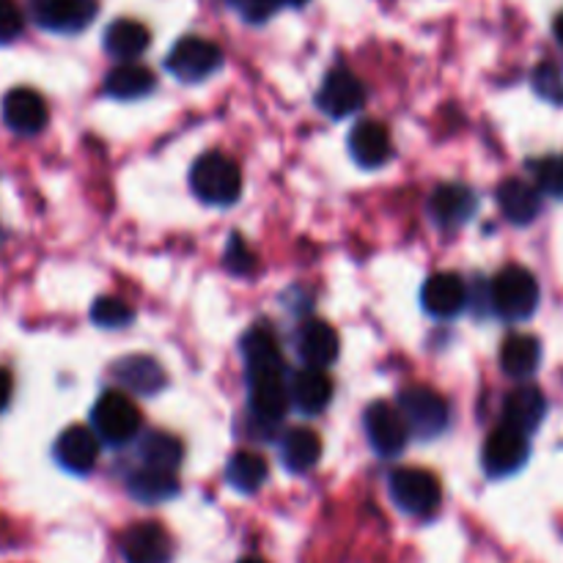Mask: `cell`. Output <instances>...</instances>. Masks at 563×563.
I'll return each mask as SVG.
<instances>
[{"label":"cell","instance_id":"obj_1","mask_svg":"<svg viewBox=\"0 0 563 563\" xmlns=\"http://www.w3.org/2000/svg\"><path fill=\"white\" fill-rule=\"evenodd\" d=\"M190 187L203 203L231 207L242 192L240 165L220 152L201 154L190 168Z\"/></svg>","mask_w":563,"mask_h":563},{"label":"cell","instance_id":"obj_2","mask_svg":"<svg viewBox=\"0 0 563 563\" xmlns=\"http://www.w3.org/2000/svg\"><path fill=\"white\" fill-rule=\"evenodd\" d=\"M396 410L405 418L410 438L432 440L440 438L449 427V401L438 394V390L427 388V385H412L399 394V407Z\"/></svg>","mask_w":563,"mask_h":563},{"label":"cell","instance_id":"obj_3","mask_svg":"<svg viewBox=\"0 0 563 563\" xmlns=\"http://www.w3.org/2000/svg\"><path fill=\"white\" fill-rule=\"evenodd\" d=\"M91 427L104 445H126L141 432V410L124 390H108L93 405Z\"/></svg>","mask_w":563,"mask_h":563},{"label":"cell","instance_id":"obj_4","mask_svg":"<svg viewBox=\"0 0 563 563\" xmlns=\"http://www.w3.org/2000/svg\"><path fill=\"white\" fill-rule=\"evenodd\" d=\"M489 297H493V308L500 317L520 322V319L533 317V311H537L539 284L526 267H506L493 278Z\"/></svg>","mask_w":563,"mask_h":563},{"label":"cell","instance_id":"obj_5","mask_svg":"<svg viewBox=\"0 0 563 563\" xmlns=\"http://www.w3.org/2000/svg\"><path fill=\"white\" fill-rule=\"evenodd\" d=\"M223 66V49L203 36H181L165 55V69L181 82H201Z\"/></svg>","mask_w":563,"mask_h":563},{"label":"cell","instance_id":"obj_6","mask_svg":"<svg viewBox=\"0 0 563 563\" xmlns=\"http://www.w3.org/2000/svg\"><path fill=\"white\" fill-rule=\"evenodd\" d=\"M390 498L405 515L427 517L440 506V482L421 467H399L390 473Z\"/></svg>","mask_w":563,"mask_h":563},{"label":"cell","instance_id":"obj_7","mask_svg":"<svg viewBox=\"0 0 563 563\" xmlns=\"http://www.w3.org/2000/svg\"><path fill=\"white\" fill-rule=\"evenodd\" d=\"M33 22L49 33H80L97 20L99 0H27Z\"/></svg>","mask_w":563,"mask_h":563},{"label":"cell","instance_id":"obj_8","mask_svg":"<svg viewBox=\"0 0 563 563\" xmlns=\"http://www.w3.org/2000/svg\"><path fill=\"white\" fill-rule=\"evenodd\" d=\"M363 429L372 443V449L379 456H399L405 451L407 440H410V429H407L405 418L388 401H374L363 412Z\"/></svg>","mask_w":563,"mask_h":563},{"label":"cell","instance_id":"obj_9","mask_svg":"<svg viewBox=\"0 0 563 563\" xmlns=\"http://www.w3.org/2000/svg\"><path fill=\"white\" fill-rule=\"evenodd\" d=\"M366 102V86L350 69H333L324 75L317 91V108L330 119H346Z\"/></svg>","mask_w":563,"mask_h":563},{"label":"cell","instance_id":"obj_10","mask_svg":"<svg viewBox=\"0 0 563 563\" xmlns=\"http://www.w3.org/2000/svg\"><path fill=\"white\" fill-rule=\"evenodd\" d=\"M528 454H531V445H528L526 434L515 432L509 427H498L484 443V471L493 478L511 476V473L520 471L528 462Z\"/></svg>","mask_w":563,"mask_h":563},{"label":"cell","instance_id":"obj_11","mask_svg":"<svg viewBox=\"0 0 563 563\" xmlns=\"http://www.w3.org/2000/svg\"><path fill=\"white\" fill-rule=\"evenodd\" d=\"M121 555L126 563H170L174 544L157 522H135L121 537Z\"/></svg>","mask_w":563,"mask_h":563},{"label":"cell","instance_id":"obj_12","mask_svg":"<svg viewBox=\"0 0 563 563\" xmlns=\"http://www.w3.org/2000/svg\"><path fill=\"white\" fill-rule=\"evenodd\" d=\"M110 377L121 385L126 396H157L165 388V372L154 357L148 355H126L119 357L110 368Z\"/></svg>","mask_w":563,"mask_h":563},{"label":"cell","instance_id":"obj_13","mask_svg":"<svg viewBox=\"0 0 563 563\" xmlns=\"http://www.w3.org/2000/svg\"><path fill=\"white\" fill-rule=\"evenodd\" d=\"M350 154L361 168L374 170L388 165L394 157V143H390V132L383 121H361L352 126L350 132Z\"/></svg>","mask_w":563,"mask_h":563},{"label":"cell","instance_id":"obj_14","mask_svg":"<svg viewBox=\"0 0 563 563\" xmlns=\"http://www.w3.org/2000/svg\"><path fill=\"white\" fill-rule=\"evenodd\" d=\"M423 311L438 319H454L467 306V286L456 273L429 275L421 289Z\"/></svg>","mask_w":563,"mask_h":563},{"label":"cell","instance_id":"obj_15","mask_svg":"<svg viewBox=\"0 0 563 563\" xmlns=\"http://www.w3.org/2000/svg\"><path fill=\"white\" fill-rule=\"evenodd\" d=\"M3 121L20 135H36L47 124V102L33 88H11L3 97Z\"/></svg>","mask_w":563,"mask_h":563},{"label":"cell","instance_id":"obj_16","mask_svg":"<svg viewBox=\"0 0 563 563\" xmlns=\"http://www.w3.org/2000/svg\"><path fill=\"white\" fill-rule=\"evenodd\" d=\"M289 405H295L302 416H319L333 399V379L324 368H300L291 374L289 385Z\"/></svg>","mask_w":563,"mask_h":563},{"label":"cell","instance_id":"obj_17","mask_svg":"<svg viewBox=\"0 0 563 563\" xmlns=\"http://www.w3.org/2000/svg\"><path fill=\"white\" fill-rule=\"evenodd\" d=\"M53 454L60 467H66L75 476H86V473L93 471L99 460V440L91 429L69 427L55 440Z\"/></svg>","mask_w":563,"mask_h":563},{"label":"cell","instance_id":"obj_18","mask_svg":"<svg viewBox=\"0 0 563 563\" xmlns=\"http://www.w3.org/2000/svg\"><path fill=\"white\" fill-rule=\"evenodd\" d=\"M478 207L476 192L467 185H460V181H451V185H440L438 190L432 192V201H429V209H432V220L440 225V229H456V225H465L467 220L473 218Z\"/></svg>","mask_w":563,"mask_h":563},{"label":"cell","instance_id":"obj_19","mask_svg":"<svg viewBox=\"0 0 563 563\" xmlns=\"http://www.w3.org/2000/svg\"><path fill=\"white\" fill-rule=\"evenodd\" d=\"M295 346L308 368H328L339 357V333L328 322L311 319L297 330Z\"/></svg>","mask_w":563,"mask_h":563},{"label":"cell","instance_id":"obj_20","mask_svg":"<svg viewBox=\"0 0 563 563\" xmlns=\"http://www.w3.org/2000/svg\"><path fill=\"white\" fill-rule=\"evenodd\" d=\"M242 355H245L247 377L251 379L280 377L284 374V355H280L275 335L267 333V330H251L242 341Z\"/></svg>","mask_w":563,"mask_h":563},{"label":"cell","instance_id":"obj_21","mask_svg":"<svg viewBox=\"0 0 563 563\" xmlns=\"http://www.w3.org/2000/svg\"><path fill=\"white\" fill-rule=\"evenodd\" d=\"M544 412H548V401H544L542 390L517 388L504 401V427L515 429V432L528 438L544 421Z\"/></svg>","mask_w":563,"mask_h":563},{"label":"cell","instance_id":"obj_22","mask_svg":"<svg viewBox=\"0 0 563 563\" xmlns=\"http://www.w3.org/2000/svg\"><path fill=\"white\" fill-rule=\"evenodd\" d=\"M498 207L515 225H528L542 212V192L522 179H506L498 187Z\"/></svg>","mask_w":563,"mask_h":563},{"label":"cell","instance_id":"obj_23","mask_svg":"<svg viewBox=\"0 0 563 563\" xmlns=\"http://www.w3.org/2000/svg\"><path fill=\"white\" fill-rule=\"evenodd\" d=\"M286 410H289V390H286L284 377L251 379V416L258 423L275 427L284 421Z\"/></svg>","mask_w":563,"mask_h":563},{"label":"cell","instance_id":"obj_24","mask_svg":"<svg viewBox=\"0 0 563 563\" xmlns=\"http://www.w3.org/2000/svg\"><path fill=\"white\" fill-rule=\"evenodd\" d=\"M102 44L113 58L130 64V60H135L137 55L146 53V47L152 44V33H148V27L143 25V22L126 20L124 16V20L110 22L108 31H104Z\"/></svg>","mask_w":563,"mask_h":563},{"label":"cell","instance_id":"obj_25","mask_svg":"<svg viewBox=\"0 0 563 563\" xmlns=\"http://www.w3.org/2000/svg\"><path fill=\"white\" fill-rule=\"evenodd\" d=\"M154 86H157V77H154L148 66L141 64H119L104 77V93L121 99V102L146 97V93L154 91Z\"/></svg>","mask_w":563,"mask_h":563},{"label":"cell","instance_id":"obj_26","mask_svg":"<svg viewBox=\"0 0 563 563\" xmlns=\"http://www.w3.org/2000/svg\"><path fill=\"white\" fill-rule=\"evenodd\" d=\"M322 456V440L311 429H289L280 440V462L291 473H308Z\"/></svg>","mask_w":563,"mask_h":563},{"label":"cell","instance_id":"obj_27","mask_svg":"<svg viewBox=\"0 0 563 563\" xmlns=\"http://www.w3.org/2000/svg\"><path fill=\"white\" fill-rule=\"evenodd\" d=\"M137 456L146 471L176 473V467L185 460V445L168 432H148L137 445Z\"/></svg>","mask_w":563,"mask_h":563},{"label":"cell","instance_id":"obj_28","mask_svg":"<svg viewBox=\"0 0 563 563\" xmlns=\"http://www.w3.org/2000/svg\"><path fill=\"white\" fill-rule=\"evenodd\" d=\"M269 476V465L256 451H236L225 465V482L242 495H253L264 487Z\"/></svg>","mask_w":563,"mask_h":563},{"label":"cell","instance_id":"obj_29","mask_svg":"<svg viewBox=\"0 0 563 563\" xmlns=\"http://www.w3.org/2000/svg\"><path fill=\"white\" fill-rule=\"evenodd\" d=\"M539 361H542V344L533 335H511V339L504 341V350H500V366L509 377L526 379L531 377L539 368Z\"/></svg>","mask_w":563,"mask_h":563},{"label":"cell","instance_id":"obj_30","mask_svg":"<svg viewBox=\"0 0 563 563\" xmlns=\"http://www.w3.org/2000/svg\"><path fill=\"white\" fill-rule=\"evenodd\" d=\"M130 495L141 504H163V500H170L176 493H179V484H176L174 473H159V471H146L141 467L137 473H132L130 478Z\"/></svg>","mask_w":563,"mask_h":563},{"label":"cell","instance_id":"obj_31","mask_svg":"<svg viewBox=\"0 0 563 563\" xmlns=\"http://www.w3.org/2000/svg\"><path fill=\"white\" fill-rule=\"evenodd\" d=\"M91 319L97 328L119 330L126 328V324L135 319V313H132V308L126 306L124 300H119V297H99L91 306Z\"/></svg>","mask_w":563,"mask_h":563},{"label":"cell","instance_id":"obj_32","mask_svg":"<svg viewBox=\"0 0 563 563\" xmlns=\"http://www.w3.org/2000/svg\"><path fill=\"white\" fill-rule=\"evenodd\" d=\"M533 88L539 97L550 99V102L563 104V64L561 60H544L533 71Z\"/></svg>","mask_w":563,"mask_h":563},{"label":"cell","instance_id":"obj_33","mask_svg":"<svg viewBox=\"0 0 563 563\" xmlns=\"http://www.w3.org/2000/svg\"><path fill=\"white\" fill-rule=\"evenodd\" d=\"M531 168H533V176H537L539 192L563 198V159L544 157V159H537Z\"/></svg>","mask_w":563,"mask_h":563},{"label":"cell","instance_id":"obj_34","mask_svg":"<svg viewBox=\"0 0 563 563\" xmlns=\"http://www.w3.org/2000/svg\"><path fill=\"white\" fill-rule=\"evenodd\" d=\"M245 22H267L280 9V0H225Z\"/></svg>","mask_w":563,"mask_h":563},{"label":"cell","instance_id":"obj_35","mask_svg":"<svg viewBox=\"0 0 563 563\" xmlns=\"http://www.w3.org/2000/svg\"><path fill=\"white\" fill-rule=\"evenodd\" d=\"M22 27H25V16L14 0H0V44H11L20 38Z\"/></svg>","mask_w":563,"mask_h":563},{"label":"cell","instance_id":"obj_36","mask_svg":"<svg viewBox=\"0 0 563 563\" xmlns=\"http://www.w3.org/2000/svg\"><path fill=\"white\" fill-rule=\"evenodd\" d=\"M225 267L236 275H247L253 273V267H256V258H253V253L247 251L245 242H242L236 234L231 236L229 251H225Z\"/></svg>","mask_w":563,"mask_h":563},{"label":"cell","instance_id":"obj_37","mask_svg":"<svg viewBox=\"0 0 563 563\" xmlns=\"http://www.w3.org/2000/svg\"><path fill=\"white\" fill-rule=\"evenodd\" d=\"M11 399V374L5 368H0V410L9 405Z\"/></svg>","mask_w":563,"mask_h":563},{"label":"cell","instance_id":"obj_38","mask_svg":"<svg viewBox=\"0 0 563 563\" xmlns=\"http://www.w3.org/2000/svg\"><path fill=\"white\" fill-rule=\"evenodd\" d=\"M555 36H559V42L563 44V11L559 14V20H555Z\"/></svg>","mask_w":563,"mask_h":563},{"label":"cell","instance_id":"obj_39","mask_svg":"<svg viewBox=\"0 0 563 563\" xmlns=\"http://www.w3.org/2000/svg\"><path fill=\"white\" fill-rule=\"evenodd\" d=\"M308 0H280V5H306Z\"/></svg>","mask_w":563,"mask_h":563},{"label":"cell","instance_id":"obj_40","mask_svg":"<svg viewBox=\"0 0 563 563\" xmlns=\"http://www.w3.org/2000/svg\"><path fill=\"white\" fill-rule=\"evenodd\" d=\"M240 563H267V561H262V559H242Z\"/></svg>","mask_w":563,"mask_h":563}]
</instances>
